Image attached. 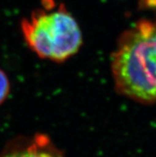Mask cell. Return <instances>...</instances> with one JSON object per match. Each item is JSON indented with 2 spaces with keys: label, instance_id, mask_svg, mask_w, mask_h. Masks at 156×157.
<instances>
[{
  "label": "cell",
  "instance_id": "obj_1",
  "mask_svg": "<svg viewBox=\"0 0 156 157\" xmlns=\"http://www.w3.org/2000/svg\"><path fill=\"white\" fill-rule=\"evenodd\" d=\"M111 71L119 94L156 103V21L141 19L123 32L111 56Z\"/></svg>",
  "mask_w": 156,
  "mask_h": 157
},
{
  "label": "cell",
  "instance_id": "obj_2",
  "mask_svg": "<svg viewBox=\"0 0 156 157\" xmlns=\"http://www.w3.org/2000/svg\"><path fill=\"white\" fill-rule=\"evenodd\" d=\"M42 5L22 20V37L40 58L64 62L77 54L83 44L81 27L63 3L42 0Z\"/></svg>",
  "mask_w": 156,
  "mask_h": 157
},
{
  "label": "cell",
  "instance_id": "obj_3",
  "mask_svg": "<svg viewBox=\"0 0 156 157\" xmlns=\"http://www.w3.org/2000/svg\"><path fill=\"white\" fill-rule=\"evenodd\" d=\"M0 157H65L49 136L36 133L19 136L7 142Z\"/></svg>",
  "mask_w": 156,
  "mask_h": 157
},
{
  "label": "cell",
  "instance_id": "obj_4",
  "mask_svg": "<svg viewBox=\"0 0 156 157\" xmlns=\"http://www.w3.org/2000/svg\"><path fill=\"white\" fill-rule=\"evenodd\" d=\"M10 83L8 76L0 69V105L3 103L10 95Z\"/></svg>",
  "mask_w": 156,
  "mask_h": 157
}]
</instances>
